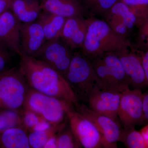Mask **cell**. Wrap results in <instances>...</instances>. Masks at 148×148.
<instances>
[{"instance_id": "cell-22", "label": "cell", "mask_w": 148, "mask_h": 148, "mask_svg": "<svg viewBox=\"0 0 148 148\" xmlns=\"http://www.w3.org/2000/svg\"><path fill=\"white\" fill-rule=\"evenodd\" d=\"M86 10L92 15L107 17L113 6L119 0H79Z\"/></svg>"}, {"instance_id": "cell-23", "label": "cell", "mask_w": 148, "mask_h": 148, "mask_svg": "<svg viewBox=\"0 0 148 148\" xmlns=\"http://www.w3.org/2000/svg\"><path fill=\"white\" fill-rule=\"evenodd\" d=\"M109 13L120 16L129 30L138 24L141 18L121 0L117 2L113 6Z\"/></svg>"}, {"instance_id": "cell-27", "label": "cell", "mask_w": 148, "mask_h": 148, "mask_svg": "<svg viewBox=\"0 0 148 148\" xmlns=\"http://www.w3.org/2000/svg\"><path fill=\"white\" fill-rule=\"evenodd\" d=\"M106 18V21L114 32L118 34L127 38L129 29L120 16L109 13Z\"/></svg>"}, {"instance_id": "cell-32", "label": "cell", "mask_w": 148, "mask_h": 148, "mask_svg": "<svg viewBox=\"0 0 148 148\" xmlns=\"http://www.w3.org/2000/svg\"><path fill=\"white\" fill-rule=\"evenodd\" d=\"M13 0H0V15L7 11L11 10Z\"/></svg>"}, {"instance_id": "cell-3", "label": "cell", "mask_w": 148, "mask_h": 148, "mask_svg": "<svg viewBox=\"0 0 148 148\" xmlns=\"http://www.w3.org/2000/svg\"><path fill=\"white\" fill-rule=\"evenodd\" d=\"M65 78L79 101L86 102L92 93L104 89L90 59L82 52L73 53Z\"/></svg>"}, {"instance_id": "cell-10", "label": "cell", "mask_w": 148, "mask_h": 148, "mask_svg": "<svg viewBox=\"0 0 148 148\" xmlns=\"http://www.w3.org/2000/svg\"><path fill=\"white\" fill-rule=\"evenodd\" d=\"M21 24V21L11 10L0 15V44L19 56L22 53L20 43Z\"/></svg>"}, {"instance_id": "cell-6", "label": "cell", "mask_w": 148, "mask_h": 148, "mask_svg": "<svg viewBox=\"0 0 148 148\" xmlns=\"http://www.w3.org/2000/svg\"><path fill=\"white\" fill-rule=\"evenodd\" d=\"M73 53V50L59 38L46 41L33 57L52 67L65 77Z\"/></svg>"}, {"instance_id": "cell-33", "label": "cell", "mask_w": 148, "mask_h": 148, "mask_svg": "<svg viewBox=\"0 0 148 148\" xmlns=\"http://www.w3.org/2000/svg\"><path fill=\"white\" fill-rule=\"evenodd\" d=\"M145 144L146 148H148V124L140 130Z\"/></svg>"}, {"instance_id": "cell-36", "label": "cell", "mask_w": 148, "mask_h": 148, "mask_svg": "<svg viewBox=\"0 0 148 148\" xmlns=\"http://www.w3.org/2000/svg\"><path fill=\"white\" fill-rule=\"evenodd\" d=\"M147 44L148 45V36H147Z\"/></svg>"}, {"instance_id": "cell-21", "label": "cell", "mask_w": 148, "mask_h": 148, "mask_svg": "<svg viewBox=\"0 0 148 148\" xmlns=\"http://www.w3.org/2000/svg\"><path fill=\"white\" fill-rule=\"evenodd\" d=\"M88 58L90 59L98 77L102 82L104 89L121 91L117 87L101 56L97 55Z\"/></svg>"}, {"instance_id": "cell-15", "label": "cell", "mask_w": 148, "mask_h": 148, "mask_svg": "<svg viewBox=\"0 0 148 148\" xmlns=\"http://www.w3.org/2000/svg\"><path fill=\"white\" fill-rule=\"evenodd\" d=\"M42 10L67 18L84 16L86 11L79 0H40Z\"/></svg>"}, {"instance_id": "cell-11", "label": "cell", "mask_w": 148, "mask_h": 148, "mask_svg": "<svg viewBox=\"0 0 148 148\" xmlns=\"http://www.w3.org/2000/svg\"><path fill=\"white\" fill-rule=\"evenodd\" d=\"M122 92L102 89L89 96L87 103L92 110L117 121Z\"/></svg>"}, {"instance_id": "cell-31", "label": "cell", "mask_w": 148, "mask_h": 148, "mask_svg": "<svg viewBox=\"0 0 148 148\" xmlns=\"http://www.w3.org/2000/svg\"><path fill=\"white\" fill-rule=\"evenodd\" d=\"M143 103L145 121L148 123V90L143 93Z\"/></svg>"}, {"instance_id": "cell-35", "label": "cell", "mask_w": 148, "mask_h": 148, "mask_svg": "<svg viewBox=\"0 0 148 148\" xmlns=\"http://www.w3.org/2000/svg\"><path fill=\"white\" fill-rule=\"evenodd\" d=\"M144 21V25L140 30L141 35L143 36H148V17Z\"/></svg>"}, {"instance_id": "cell-24", "label": "cell", "mask_w": 148, "mask_h": 148, "mask_svg": "<svg viewBox=\"0 0 148 148\" xmlns=\"http://www.w3.org/2000/svg\"><path fill=\"white\" fill-rule=\"evenodd\" d=\"M119 142L128 148H146L143 135L135 127L124 128L122 130Z\"/></svg>"}, {"instance_id": "cell-37", "label": "cell", "mask_w": 148, "mask_h": 148, "mask_svg": "<svg viewBox=\"0 0 148 148\" xmlns=\"http://www.w3.org/2000/svg\"></svg>"}, {"instance_id": "cell-14", "label": "cell", "mask_w": 148, "mask_h": 148, "mask_svg": "<svg viewBox=\"0 0 148 148\" xmlns=\"http://www.w3.org/2000/svg\"><path fill=\"white\" fill-rule=\"evenodd\" d=\"M46 41L42 27L37 21L21 23L20 43L22 53L34 56Z\"/></svg>"}, {"instance_id": "cell-1", "label": "cell", "mask_w": 148, "mask_h": 148, "mask_svg": "<svg viewBox=\"0 0 148 148\" xmlns=\"http://www.w3.org/2000/svg\"><path fill=\"white\" fill-rule=\"evenodd\" d=\"M19 68L29 87L38 92L62 99L75 107L79 100L68 81L52 67L22 53Z\"/></svg>"}, {"instance_id": "cell-34", "label": "cell", "mask_w": 148, "mask_h": 148, "mask_svg": "<svg viewBox=\"0 0 148 148\" xmlns=\"http://www.w3.org/2000/svg\"><path fill=\"white\" fill-rule=\"evenodd\" d=\"M56 135L48 141L45 148H57L56 147Z\"/></svg>"}, {"instance_id": "cell-30", "label": "cell", "mask_w": 148, "mask_h": 148, "mask_svg": "<svg viewBox=\"0 0 148 148\" xmlns=\"http://www.w3.org/2000/svg\"><path fill=\"white\" fill-rule=\"evenodd\" d=\"M10 51L0 44V74L4 71L9 60Z\"/></svg>"}, {"instance_id": "cell-19", "label": "cell", "mask_w": 148, "mask_h": 148, "mask_svg": "<svg viewBox=\"0 0 148 148\" xmlns=\"http://www.w3.org/2000/svg\"><path fill=\"white\" fill-rule=\"evenodd\" d=\"M2 143L7 148L30 147L29 136L22 129L14 127L4 131L2 135Z\"/></svg>"}, {"instance_id": "cell-8", "label": "cell", "mask_w": 148, "mask_h": 148, "mask_svg": "<svg viewBox=\"0 0 148 148\" xmlns=\"http://www.w3.org/2000/svg\"><path fill=\"white\" fill-rule=\"evenodd\" d=\"M68 120L69 126L82 147L103 148L101 133L89 119L73 110L68 113Z\"/></svg>"}, {"instance_id": "cell-13", "label": "cell", "mask_w": 148, "mask_h": 148, "mask_svg": "<svg viewBox=\"0 0 148 148\" xmlns=\"http://www.w3.org/2000/svg\"><path fill=\"white\" fill-rule=\"evenodd\" d=\"M87 29V21L84 16L69 17L66 18L60 38L72 50L81 49Z\"/></svg>"}, {"instance_id": "cell-25", "label": "cell", "mask_w": 148, "mask_h": 148, "mask_svg": "<svg viewBox=\"0 0 148 148\" xmlns=\"http://www.w3.org/2000/svg\"><path fill=\"white\" fill-rule=\"evenodd\" d=\"M67 125L56 135L57 148H82L70 126Z\"/></svg>"}, {"instance_id": "cell-4", "label": "cell", "mask_w": 148, "mask_h": 148, "mask_svg": "<svg viewBox=\"0 0 148 148\" xmlns=\"http://www.w3.org/2000/svg\"><path fill=\"white\" fill-rule=\"evenodd\" d=\"M24 110L33 112L51 125H56L68 120V113L74 110L71 103L43 94L29 87L24 101Z\"/></svg>"}, {"instance_id": "cell-18", "label": "cell", "mask_w": 148, "mask_h": 148, "mask_svg": "<svg viewBox=\"0 0 148 148\" xmlns=\"http://www.w3.org/2000/svg\"><path fill=\"white\" fill-rule=\"evenodd\" d=\"M100 55L118 88L122 92L130 88L123 66L117 55L113 53H103Z\"/></svg>"}, {"instance_id": "cell-17", "label": "cell", "mask_w": 148, "mask_h": 148, "mask_svg": "<svg viewBox=\"0 0 148 148\" xmlns=\"http://www.w3.org/2000/svg\"><path fill=\"white\" fill-rule=\"evenodd\" d=\"M66 18L57 14L42 11L37 21L42 27L46 40L59 38Z\"/></svg>"}, {"instance_id": "cell-20", "label": "cell", "mask_w": 148, "mask_h": 148, "mask_svg": "<svg viewBox=\"0 0 148 148\" xmlns=\"http://www.w3.org/2000/svg\"><path fill=\"white\" fill-rule=\"evenodd\" d=\"M66 125L67 123L64 122L61 124L51 125L46 129L31 132L29 135L30 147L45 148L48 141L57 135Z\"/></svg>"}, {"instance_id": "cell-16", "label": "cell", "mask_w": 148, "mask_h": 148, "mask_svg": "<svg viewBox=\"0 0 148 148\" xmlns=\"http://www.w3.org/2000/svg\"><path fill=\"white\" fill-rule=\"evenodd\" d=\"M11 11L21 23L34 22L42 11L38 0H13Z\"/></svg>"}, {"instance_id": "cell-9", "label": "cell", "mask_w": 148, "mask_h": 148, "mask_svg": "<svg viewBox=\"0 0 148 148\" xmlns=\"http://www.w3.org/2000/svg\"><path fill=\"white\" fill-rule=\"evenodd\" d=\"M76 110L89 119L101 133L103 147L117 148L122 130L117 122L92 110L84 104H79Z\"/></svg>"}, {"instance_id": "cell-5", "label": "cell", "mask_w": 148, "mask_h": 148, "mask_svg": "<svg viewBox=\"0 0 148 148\" xmlns=\"http://www.w3.org/2000/svg\"><path fill=\"white\" fill-rule=\"evenodd\" d=\"M29 86L20 68L0 74V105L11 110L23 107Z\"/></svg>"}, {"instance_id": "cell-26", "label": "cell", "mask_w": 148, "mask_h": 148, "mask_svg": "<svg viewBox=\"0 0 148 148\" xmlns=\"http://www.w3.org/2000/svg\"><path fill=\"white\" fill-rule=\"evenodd\" d=\"M140 18L148 17V0H121Z\"/></svg>"}, {"instance_id": "cell-28", "label": "cell", "mask_w": 148, "mask_h": 148, "mask_svg": "<svg viewBox=\"0 0 148 148\" xmlns=\"http://www.w3.org/2000/svg\"><path fill=\"white\" fill-rule=\"evenodd\" d=\"M18 114L13 111H8L0 114V130L15 127L20 121Z\"/></svg>"}, {"instance_id": "cell-12", "label": "cell", "mask_w": 148, "mask_h": 148, "mask_svg": "<svg viewBox=\"0 0 148 148\" xmlns=\"http://www.w3.org/2000/svg\"><path fill=\"white\" fill-rule=\"evenodd\" d=\"M116 54L123 66L130 88L141 89L148 86L141 57L130 52L129 49Z\"/></svg>"}, {"instance_id": "cell-7", "label": "cell", "mask_w": 148, "mask_h": 148, "mask_svg": "<svg viewBox=\"0 0 148 148\" xmlns=\"http://www.w3.org/2000/svg\"><path fill=\"white\" fill-rule=\"evenodd\" d=\"M143 97L140 89L128 88L122 92L118 116L124 128L135 127L145 121Z\"/></svg>"}, {"instance_id": "cell-29", "label": "cell", "mask_w": 148, "mask_h": 148, "mask_svg": "<svg viewBox=\"0 0 148 148\" xmlns=\"http://www.w3.org/2000/svg\"><path fill=\"white\" fill-rule=\"evenodd\" d=\"M24 110L22 122L25 127L32 132L34 131L37 125L44 119L33 112Z\"/></svg>"}, {"instance_id": "cell-2", "label": "cell", "mask_w": 148, "mask_h": 148, "mask_svg": "<svg viewBox=\"0 0 148 148\" xmlns=\"http://www.w3.org/2000/svg\"><path fill=\"white\" fill-rule=\"evenodd\" d=\"M87 29L82 53L88 58L103 53H117L128 49L125 37L114 32L106 21L90 17L86 19Z\"/></svg>"}]
</instances>
